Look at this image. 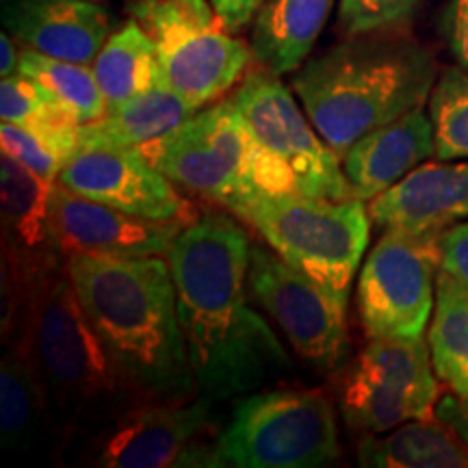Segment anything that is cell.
<instances>
[{"instance_id": "cell-1", "label": "cell", "mask_w": 468, "mask_h": 468, "mask_svg": "<svg viewBox=\"0 0 468 468\" xmlns=\"http://www.w3.org/2000/svg\"><path fill=\"white\" fill-rule=\"evenodd\" d=\"M230 210H207L167 251L193 376L219 401L280 384L292 373L284 345L250 306V237Z\"/></svg>"}, {"instance_id": "cell-2", "label": "cell", "mask_w": 468, "mask_h": 468, "mask_svg": "<svg viewBox=\"0 0 468 468\" xmlns=\"http://www.w3.org/2000/svg\"><path fill=\"white\" fill-rule=\"evenodd\" d=\"M66 271L87 317L139 395L152 401L200 395L167 259L76 254Z\"/></svg>"}, {"instance_id": "cell-3", "label": "cell", "mask_w": 468, "mask_h": 468, "mask_svg": "<svg viewBox=\"0 0 468 468\" xmlns=\"http://www.w3.org/2000/svg\"><path fill=\"white\" fill-rule=\"evenodd\" d=\"M438 80L431 50L395 28L351 35L292 74L291 90L338 159L379 126L425 107Z\"/></svg>"}, {"instance_id": "cell-4", "label": "cell", "mask_w": 468, "mask_h": 468, "mask_svg": "<svg viewBox=\"0 0 468 468\" xmlns=\"http://www.w3.org/2000/svg\"><path fill=\"white\" fill-rule=\"evenodd\" d=\"M27 345L50 414L55 455L63 458L145 399L124 378L87 317L68 271L39 291Z\"/></svg>"}, {"instance_id": "cell-5", "label": "cell", "mask_w": 468, "mask_h": 468, "mask_svg": "<svg viewBox=\"0 0 468 468\" xmlns=\"http://www.w3.org/2000/svg\"><path fill=\"white\" fill-rule=\"evenodd\" d=\"M226 210L254 228L289 265L336 295L349 297L371 237L367 202L256 189Z\"/></svg>"}, {"instance_id": "cell-6", "label": "cell", "mask_w": 468, "mask_h": 468, "mask_svg": "<svg viewBox=\"0 0 468 468\" xmlns=\"http://www.w3.org/2000/svg\"><path fill=\"white\" fill-rule=\"evenodd\" d=\"M232 101L259 150L265 191L351 200L341 159L297 107L278 74L256 63L237 85Z\"/></svg>"}, {"instance_id": "cell-7", "label": "cell", "mask_w": 468, "mask_h": 468, "mask_svg": "<svg viewBox=\"0 0 468 468\" xmlns=\"http://www.w3.org/2000/svg\"><path fill=\"white\" fill-rule=\"evenodd\" d=\"M219 466L319 468L341 458L336 412L321 390L278 388L239 397L215 441Z\"/></svg>"}, {"instance_id": "cell-8", "label": "cell", "mask_w": 468, "mask_h": 468, "mask_svg": "<svg viewBox=\"0 0 468 468\" xmlns=\"http://www.w3.org/2000/svg\"><path fill=\"white\" fill-rule=\"evenodd\" d=\"M133 16L156 46L163 83L197 111L241 83L254 61L210 0H137Z\"/></svg>"}, {"instance_id": "cell-9", "label": "cell", "mask_w": 468, "mask_h": 468, "mask_svg": "<svg viewBox=\"0 0 468 468\" xmlns=\"http://www.w3.org/2000/svg\"><path fill=\"white\" fill-rule=\"evenodd\" d=\"M176 185L228 208L250 191L265 189L261 156L232 96L139 148Z\"/></svg>"}, {"instance_id": "cell-10", "label": "cell", "mask_w": 468, "mask_h": 468, "mask_svg": "<svg viewBox=\"0 0 468 468\" xmlns=\"http://www.w3.org/2000/svg\"><path fill=\"white\" fill-rule=\"evenodd\" d=\"M219 399L142 401L76 452V462L102 468L219 466L215 453L224 417Z\"/></svg>"}, {"instance_id": "cell-11", "label": "cell", "mask_w": 468, "mask_h": 468, "mask_svg": "<svg viewBox=\"0 0 468 468\" xmlns=\"http://www.w3.org/2000/svg\"><path fill=\"white\" fill-rule=\"evenodd\" d=\"M441 384L423 336L368 338L343 373L338 408L351 430L386 434L408 420L434 419Z\"/></svg>"}, {"instance_id": "cell-12", "label": "cell", "mask_w": 468, "mask_h": 468, "mask_svg": "<svg viewBox=\"0 0 468 468\" xmlns=\"http://www.w3.org/2000/svg\"><path fill=\"white\" fill-rule=\"evenodd\" d=\"M442 232L386 228L358 278V313L368 338H419L430 325L442 269Z\"/></svg>"}, {"instance_id": "cell-13", "label": "cell", "mask_w": 468, "mask_h": 468, "mask_svg": "<svg viewBox=\"0 0 468 468\" xmlns=\"http://www.w3.org/2000/svg\"><path fill=\"white\" fill-rule=\"evenodd\" d=\"M248 289L297 356L324 371L341 367L349 345V297L325 289L259 243L250 245Z\"/></svg>"}, {"instance_id": "cell-14", "label": "cell", "mask_w": 468, "mask_h": 468, "mask_svg": "<svg viewBox=\"0 0 468 468\" xmlns=\"http://www.w3.org/2000/svg\"><path fill=\"white\" fill-rule=\"evenodd\" d=\"M57 183L139 218L191 224L200 215L139 148H79Z\"/></svg>"}, {"instance_id": "cell-15", "label": "cell", "mask_w": 468, "mask_h": 468, "mask_svg": "<svg viewBox=\"0 0 468 468\" xmlns=\"http://www.w3.org/2000/svg\"><path fill=\"white\" fill-rule=\"evenodd\" d=\"M50 218L58 248L66 259L76 254L113 259H167L180 221H156L79 196L55 183L50 189Z\"/></svg>"}, {"instance_id": "cell-16", "label": "cell", "mask_w": 468, "mask_h": 468, "mask_svg": "<svg viewBox=\"0 0 468 468\" xmlns=\"http://www.w3.org/2000/svg\"><path fill=\"white\" fill-rule=\"evenodd\" d=\"M373 224L408 232H444L468 219V159L434 161L410 172L368 204Z\"/></svg>"}, {"instance_id": "cell-17", "label": "cell", "mask_w": 468, "mask_h": 468, "mask_svg": "<svg viewBox=\"0 0 468 468\" xmlns=\"http://www.w3.org/2000/svg\"><path fill=\"white\" fill-rule=\"evenodd\" d=\"M3 22L27 48L90 66L111 35L109 14L91 0H9Z\"/></svg>"}, {"instance_id": "cell-18", "label": "cell", "mask_w": 468, "mask_h": 468, "mask_svg": "<svg viewBox=\"0 0 468 468\" xmlns=\"http://www.w3.org/2000/svg\"><path fill=\"white\" fill-rule=\"evenodd\" d=\"M434 150V124L423 107L367 133L341 159L351 200H376L430 161Z\"/></svg>"}, {"instance_id": "cell-19", "label": "cell", "mask_w": 468, "mask_h": 468, "mask_svg": "<svg viewBox=\"0 0 468 468\" xmlns=\"http://www.w3.org/2000/svg\"><path fill=\"white\" fill-rule=\"evenodd\" d=\"M335 0H262L251 20V57L273 74L302 68L324 31Z\"/></svg>"}, {"instance_id": "cell-20", "label": "cell", "mask_w": 468, "mask_h": 468, "mask_svg": "<svg viewBox=\"0 0 468 468\" xmlns=\"http://www.w3.org/2000/svg\"><path fill=\"white\" fill-rule=\"evenodd\" d=\"M0 434L14 453H31L42 442L55 453L46 395L27 341L7 343L0 362Z\"/></svg>"}, {"instance_id": "cell-21", "label": "cell", "mask_w": 468, "mask_h": 468, "mask_svg": "<svg viewBox=\"0 0 468 468\" xmlns=\"http://www.w3.org/2000/svg\"><path fill=\"white\" fill-rule=\"evenodd\" d=\"M193 109L165 83L79 126V148H142L189 120Z\"/></svg>"}, {"instance_id": "cell-22", "label": "cell", "mask_w": 468, "mask_h": 468, "mask_svg": "<svg viewBox=\"0 0 468 468\" xmlns=\"http://www.w3.org/2000/svg\"><path fill=\"white\" fill-rule=\"evenodd\" d=\"M358 464L368 468H468V442L442 419H414L386 436L367 434Z\"/></svg>"}, {"instance_id": "cell-23", "label": "cell", "mask_w": 468, "mask_h": 468, "mask_svg": "<svg viewBox=\"0 0 468 468\" xmlns=\"http://www.w3.org/2000/svg\"><path fill=\"white\" fill-rule=\"evenodd\" d=\"M91 68L109 109L120 107L163 83L156 46L137 20L126 22L109 35Z\"/></svg>"}, {"instance_id": "cell-24", "label": "cell", "mask_w": 468, "mask_h": 468, "mask_svg": "<svg viewBox=\"0 0 468 468\" xmlns=\"http://www.w3.org/2000/svg\"><path fill=\"white\" fill-rule=\"evenodd\" d=\"M427 343L438 379L468 401V284L444 269L438 273Z\"/></svg>"}, {"instance_id": "cell-25", "label": "cell", "mask_w": 468, "mask_h": 468, "mask_svg": "<svg viewBox=\"0 0 468 468\" xmlns=\"http://www.w3.org/2000/svg\"><path fill=\"white\" fill-rule=\"evenodd\" d=\"M17 72L44 85L80 124L107 113V98L90 63L63 61L25 46L20 50Z\"/></svg>"}, {"instance_id": "cell-26", "label": "cell", "mask_w": 468, "mask_h": 468, "mask_svg": "<svg viewBox=\"0 0 468 468\" xmlns=\"http://www.w3.org/2000/svg\"><path fill=\"white\" fill-rule=\"evenodd\" d=\"M0 117L9 124L52 134L76 133L80 126L44 85L20 72L0 83Z\"/></svg>"}, {"instance_id": "cell-27", "label": "cell", "mask_w": 468, "mask_h": 468, "mask_svg": "<svg viewBox=\"0 0 468 468\" xmlns=\"http://www.w3.org/2000/svg\"><path fill=\"white\" fill-rule=\"evenodd\" d=\"M427 113L434 124L436 159H468V72L464 68H447L438 74Z\"/></svg>"}, {"instance_id": "cell-28", "label": "cell", "mask_w": 468, "mask_h": 468, "mask_svg": "<svg viewBox=\"0 0 468 468\" xmlns=\"http://www.w3.org/2000/svg\"><path fill=\"white\" fill-rule=\"evenodd\" d=\"M0 139H3V150L7 154L48 183H57L61 167L79 150V133H37L9 124V122H3V126H0Z\"/></svg>"}, {"instance_id": "cell-29", "label": "cell", "mask_w": 468, "mask_h": 468, "mask_svg": "<svg viewBox=\"0 0 468 468\" xmlns=\"http://www.w3.org/2000/svg\"><path fill=\"white\" fill-rule=\"evenodd\" d=\"M420 0H341L338 22L341 31L351 35L397 28L412 16Z\"/></svg>"}, {"instance_id": "cell-30", "label": "cell", "mask_w": 468, "mask_h": 468, "mask_svg": "<svg viewBox=\"0 0 468 468\" xmlns=\"http://www.w3.org/2000/svg\"><path fill=\"white\" fill-rule=\"evenodd\" d=\"M442 269L468 284V219L442 232Z\"/></svg>"}, {"instance_id": "cell-31", "label": "cell", "mask_w": 468, "mask_h": 468, "mask_svg": "<svg viewBox=\"0 0 468 468\" xmlns=\"http://www.w3.org/2000/svg\"><path fill=\"white\" fill-rule=\"evenodd\" d=\"M444 35L460 68L468 72V0H452L444 14Z\"/></svg>"}, {"instance_id": "cell-32", "label": "cell", "mask_w": 468, "mask_h": 468, "mask_svg": "<svg viewBox=\"0 0 468 468\" xmlns=\"http://www.w3.org/2000/svg\"><path fill=\"white\" fill-rule=\"evenodd\" d=\"M262 0H210L215 14L230 33H241L254 20Z\"/></svg>"}, {"instance_id": "cell-33", "label": "cell", "mask_w": 468, "mask_h": 468, "mask_svg": "<svg viewBox=\"0 0 468 468\" xmlns=\"http://www.w3.org/2000/svg\"><path fill=\"white\" fill-rule=\"evenodd\" d=\"M436 417L447 420L458 434L468 442V401L458 395H444L436 406Z\"/></svg>"}, {"instance_id": "cell-34", "label": "cell", "mask_w": 468, "mask_h": 468, "mask_svg": "<svg viewBox=\"0 0 468 468\" xmlns=\"http://www.w3.org/2000/svg\"><path fill=\"white\" fill-rule=\"evenodd\" d=\"M0 52H3V58H0V74H3V79L17 74V68H20V50L16 48L14 35L7 31L0 35Z\"/></svg>"}, {"instance_id": "cell-35", "label": "cell", "mask_w": 468, "mask_h": 468, "mask_svg": "<svg viewBox=\"0 0 468 468\" xmlns=\"http://www.w3.org/2000/svg\"><path fill=\"white\" fill-rule=\"evenodd\" d=\"M91 3H98V0H91Z\"/></svg>"}]
</instances>
